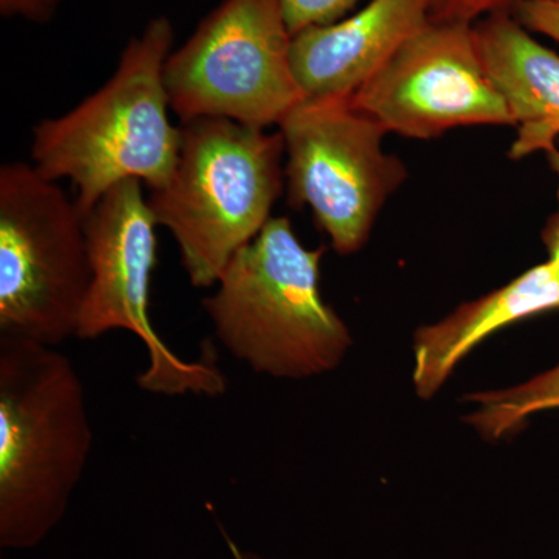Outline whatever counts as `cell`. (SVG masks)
I'll list each match as a JSON object with an SVG mask.
<instances>
[{"label": "cell", "mask_w": 559, "mask_h": 559, "mask_svg": "<svg viewBox=\"0 0 559 559\" xmlns=\"http://www.w3.org/2000/svg\"><path fill=\"white\" fill-rule=\"evenodd\" d=\"M94 432L75 366L58 347L0 334V546L38 547L79 487Z\"/></svg>", "instance_id": "cell-1"}, {"label": "cell", "mask_w": 559, "mask_h": 559, "mask_svg": "<svg viewBox=\"0 0 559 559\" xmlns=\"http://www.w3.org/2000/svg\"><path fill=\"white\" fill-rule=\"evenodd\" d=\"M175 46L167 16L130 39L116 72L64 116L33 128L32 160L44 178L72 180L84 218L106 191L128 179L164 187L178 162L182 131L171 123L164 70Z\"/></svg>", "instance_id": "cell-2"}, {"label": "cell", "mask_w": 559, "mask_h": 559, "mask_svg": "<svg viewBox=\"0 0 559 559\" xmlns=\"http://www.w3.org/2000/svg\"><path fill=\"white\" fill-rule=\"evenodd\" d=\"M323 253L301 245L289 218H271L202 301L216 340L255 373L307 380L347 356L352 334L320 290Z\"/></svg>", "instance_id": "cell-3"}, {"label": "cell", "mask_w": 559, "mask_h": 559, "mask_svg": "<svg viewBox=\"0 0 559 559\" xmlns=\"http://www.w3.org/2000/svg\"><path fill=\"white\" fill-rule=\"evenodd\" d=\"M171 178L151 190L157 226L170 230L193 288H212L238 250L272 218L286 186L285 143L229 119L180 123Z\"/></svg>", "instance_id": "cell-4"}, {"label": "cell", "mask_w": 559, "mask_h": 559, "mask_svg": "<svg viewBox=\"0 0 559 559\" xmlns=\"http://www.w3.org/2000/svg\"><path fill=\"white\" fill-rule=\"evenodd\" d=\"M91 285L84 216L35 165L0 168V334L58 347L76 336Z\"/></svg>", "instance_id": "cell-5"}, {"label": "cell", "mask_w": 559, "mask_h": 559, "mask_svg": "<svg viewBox=\"0 0 559 559\" xmlns=\"http://www.w3.org/2000/svg\"><path fill=\"white\" fill-rule=\"evenodd\" d=\"M280 0H223L180 49L164 80L180 123L229 119L267 130L305 100Z\"/></svg>", "instance_id": "cell-6"}, {"label": "cell", "mask_w": 559, "mask_h": 559, "mask_svg": "<svg viewBox=\"0 0 559 559\" xmlns=\"http://www.w3.org/2000/svg\"><path fill=\"white\" fill-rule=\"evenodd\" d=\"M91 285L76 336L94 341L110 331H130L148 355L138 377L143 392L164 396H219L226 378L210 349L182 359L159 336L150 318L151 277L157 266V223L142 182L128 179L103 194L84 218Z\"/></svg>", "instance_id": "cell-7"}, {"label": "cell", "mask_w": 559, "mask_h": 559, "mask_svg": "<svg viewBox=\"0 0 559 559\" xmlns=\"http://www.w3.org/2000/svg\"><path fill=\"white\" fill-rule=\"evenodd\" d=\"M290 207H310L331 248H364L406 165L382 148L388 132L348 98H305L280 121Z\"/></svg>", "instance_id": "cell-8"}, {"label": "cell", "mask_w": 559, "mask_h": 559, "mask_svg": "<svg viewBox=\"0 0 559 559\" xmlns=\"http://www.w3.org/2000/svg\"><path fill=\"white\" fill-rule=\"evenodd\" d=\"M348 102L388 134L409 139L462 127H514L466 24L429 21Z\"/></svg>", "instance_id": "cell-9"}, {"label": "cell", "mask_w": 559, "mask_h": 559, "mask_svg": "<svg viewBox=\"0 0 559 559\" xmlns=\"http://www.w3.org/2000/svg\"><path fill=\"white\" fill-rule=\"evenodd\" d=\"M432 0H370L323 27L297 33L294 75L305 98H348L430 21Z\"/></svg>", "instance_id": "cell-10"}, {"label": "cell", "mask_w": 559, "mask_h": 559, "mask_svg": "<svg viewBox=\"0 0 559 559\" xmlns=\"http://www.w3.org/2000/svg\"><path fill=\"white\" fill-rule=\"evenodd\" d=\"M481 60L516 127L510 159L550 154L559 139V55L502 10L473 25Z\"/></svg>", "instance_id": "cell-11"}, {"label": "cell", "mask_w": 559, "mask_h": 559, "mask_svg": "<svg viewBox=\"0 0 559 559\" xmlns=\"http://www.w3.org/2000/svg\"><path fill=\"white\" fill-rule=\"evenodd\" d=\"M559 310V282L550 264H536L479 299L460 305L414 337V381L418 399L436 395L460 360L491 334L543 312Z\"/></svg>", "instance_id": "cell-12"}, {"label": "cell", "mask_w": 559, "mask_h": 559, "mask_svg": "<svg viewBox=\"0 0 559 559\" xmlns=\"http://www.w3.org/2000/svg\"><path fill=\"white\" fill-rule=\"evenodd\" d=\"M474 411L465 418L481 439L496 441L516 432L538 412L559 409V364L513 388L485 390L465 396Z\"/></svg>", "instance_id": "cell-13"}, {"label": "cell", "mask_w": 559, "mask_h": 559, "mask_svg": "<svg viewBox=\"0 0 559 559\" xmlns=\"http://www.w3.org/2000/svg\"><path fill=\"white\" fill-rule=\"evenodd\" d=\"M360 0H280L290 33L334 24L344 20Z\"/></svg>", "instance_id": "cell-14"}, {"label": "cell", "mask_w": 559, "mask_h": 559, "mask_svg": "<svg viewBox=\"0 0 559 559\" xmlns=\"http://www.w3.org/2000/svg\"><path fill=\"white\" fill-rule=\"evenodd\" d=\"M516 2L520 0H432L430 21L474 25L496 11L513 9Z\"/></svg>", "instance_id": "cell-15"}, {"label": "cell", "mask_w": 559, "mask_h": 559, "mask_svg": "<svg viewBox=\"0 0 559 559\" xmlns=\"http://www.w3.org/2000/svg\"><path fill=\"white\" fill-rule=\"evenodd\" d=\"M511 11L527 31L559 44V2L520 0Z\"/></svg>", "instance_id": "cell-16"}, {"label": "cell", "mask_w": 559, "mask_h": 559, "mask_svg": "<svg viewBox=\"0 0 559 559\" xmlns=\"http://www.w3.org/2000/svg\"><path fill=\"white\" fill-rule=\"evenodd\" d=\"M66 0H0V14L3 17H20L32 24H49Z\"/></svg>", "instance_id": "cell-17"}, {"label": "cell", "mask_w": 559, "mask_h": 559, "mask_svg": "<svg viewBox=\"0 0 559 559\" xmlns=\"http://www.w3.org/2000/svg\"><path fill=\"white\" fill-rule=\"evenodd\" d=\"M543 241L546 245L547 253H549L547 263L550 264L559 282V200L557 212L547 221L546 229L543 231Z\"/></svg>", "instance_id": "cell-18"}, {"label": "cell", "mask_w": 559, "mask_h": 559, "mask_svg": "<svg viewBox=\"0 0 559 559\" xmlns=\"http://www.w3.org/2000/svg\"><path fill=\"white\" fill-rule=\"evenodd\" d=\"M226 543L227 547H229L231 559H260L253 557V555L246 554V551L241 550L240 547H238L237 544H235L234 540L229 538V536H226Z\"/></svg>", "instance_id": "cell-19"}, {"label": "cell", "mask_w": 559, "mask_h": 559, "mask_svg": "<svg viewBox=\"0 0 559 559\" xmlns=\"http://www.w3.org/2000/svg\"><path fill=\"white\" fill-rule=\"evenodd\" d=\"M547 159H549L551 170H554L555 175L559 178V146L557 150L551 151L550 154H547Z\"/></svg>", "instance_id": "cell-20"}]
</instances>
